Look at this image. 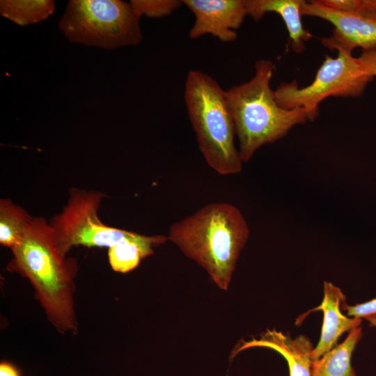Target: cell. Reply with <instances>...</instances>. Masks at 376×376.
Returning <instances> with one entry per match:
<instances>
[{"label": "cell", "instance_id": "15", "mask_svg": "<svg viewBox=\"0 0 376 376\" xmlns=\"http://www.w3.org/2000/svg\"><path fill=\"white\" fill-rule=\"evenodd\" d=\"M56 5L52 0H1L0 14L19 26H28L47 19L54 14Z\"/></svg>", "mask_w": 376, "mask_h": 376}, {"label": "cell", "instance_id": "4", "mask_svg": "<svg viewBox=\"0 0 376 376\" xmlns=\"http://www.w3.org/2000/svg\"><path fill=\"white\" fill-rule=\"evenodd\" d=\"M184 97L198 149L208 166L222 175L239 173L242 161L235 145V129L226 91L211 76L191 70Z\"/></svg>", "mask_w": 376, "mask_h": 376}, {"label": "cell", "instance_id": "2", "mask_svg": "<svg viewBox=\"0 0 376 376\" xmlns=\"http://www.w3.org/2000/svg\"><path fill=\"white\" fill-rule=\"evenodd\" d=\"M249 235L248 224L237 207L212 203L172 224L168 239L227 290Z\"/></svg>", "mask_w": 376, "mask_h": 376}, {"label": "cell", "instance_id": "12", "mask_svg": "<svg viewBox=\"0 0 376 376\" xmlns=\"http://www.w3.org/2000/svg\"><path fill=\"white\" fill-rule=\"evenodd\" d=\"M247 15L254 21L261 19L267 13L278 14L285 23L289 34L290 47L296 53H302L305 42L312 33L304 27L301 7L304 0H244Z\"/></svg>", "mask_w": 376, "mask_h": 376}, {"label": "cell", "instance_id": "17", "mask_svg": "<svg viewBox=\"0 0 376 376\" xmlns=\"http://www.w3.org/2000/svg\"><path fill=\"white\" fill-rule=\"evenodd\" d=\"M130 3L139 19L142 16L150 18L167 16L183 4L179 0H131Z\"/></svg>", "mask_w": 376, "mask_h": 376}, {"label": "cell", "instance_id": "22", "mask_svg": "<svg viewBox=\"0 0 376 376\" xmlns=\"http://www.w3.org/2000/svg\"><path fill=\"white\" fill-rule=\"evenodd\" d=\"M370 324V327H376V315L368 316L365 318Z\"/></svg>", "mask_w": 376, "mask_h": 376}, {"label": "cell", "instance_id": "16", "mask_svg": "<svg viewBox=\"0 0 376 376\" xmlns=\"http://www.w3.org/2000/svg\"><path fill=\"white\" fill-rule=\"evenodd\" d=\"M33 217L9 198L0 200V243L12 249Z\"/></svg>", "mask_w": 376, "mask_h": 376}, {"label": "cell", "instance_id": "20", "mask_svg": "<svg viewBox=\"0 0 376 376\" xmlns=\"http://www.w3.org/2000/svg\"><path fill=\"white\" fill-rule=\"evenodd\" d=\"M358 59L364 73L374 79L376 77V48L362 51Z\"/></svg>", "mask_w": 376, "mask_h": 376}, {"label": "cell", "instance_id": "18", "mask_svg": "<svg viewBox=\"0 0 376 376\" xmlns=\"http://www.w3.org/2000/svg\"><path fill=\"white\" fill-rule=\"evenodd\" d=\"M333 9L376 15V0H318Z\"/></svg>", "mask_w": 376, "mask_h": 376}, {"label": "cell", "instance_id": "7", "mask_svg": "<svg viewBox=\"0 0 376 376\" xmlns=\"http://www.w3.org/2000/svg\"><path fill=\"white\" fill-rule=\"evenodd\" d=\"M104 194L95 191L72 188L63 211L49 222L54 230L57 247L61 255L73 246L108 247L135 233L104 224L98 210Z\"/></svg>", "mask_w": 376, "mask_h": 376}, {"label": "cell", "instance_id": "9", "mask_svg": "<svg viewBox=\"0 0 376 376\" xmlns=\"http://www.w3.org/2000/svg\"><path fill=\"white\" fill-rule=\"evenodd\" d=\"M182 3L195 17L189 32L191 39L211 34L223 42H234L248 15L244 0H183Z\"/></svg>", "mask_w": 376, "mask_h": 376}, {"label": "cell", "instance_id": "6", "mask_svg": "<svg viewBox=\"0 0 376 376\" xmlns=\"http://www.w3.org/2000/svg\"><path fill=\"white\" fill-rule=\"evenodd\" d=\"M373 79L363 71L358 57L338 52L336 57L326 56L313 81L299 87L296 80L281 82L274 90L278 104L284 109L303 108L314 120L319 105L326 98L358 97Z\"/></svg>", "mask_w": 376, "mask_h": 376}, {"label": "cell", "instance_id": "14", "mask_svg": "<svg viewBox=\"0 0 376 376\" xmlns=\"http://www.w3.org/2000/svg\"><path fill=\"white\" fill-rule=\"evenodd\" d=\"M363 336L362 328L349 331L346 338L316 361H313L312 376H357L351 364L352 352Z\"/></svg>", "mask_w": 376, "mask_h": 376}, {"label": "cell", "instance_id": "1", "mask_svg": "<svg viewBox=\"0 0 376 376\" xmlns=\"http://www.w3.org/2000/svg\"><path fill=\"white\" fill-rule=\"evenodd\" d=\"M11 251L8 269L29 279L48 319L59 331L76 334V262L61 255L49 224L42 217L33 218Z\"/></svg>", "mask_w": 376, "mask_h": 376}, {"label": "cell", "instance_id": "19", "mask_svg": "<svg viewBox=\"0 0 376 376\" xmlns=\"http://www.w3.org/2000/svg\"><path fill=\"white\" fill-rule=\"evenodd\" d=\"M341 307L343 310L347 311L350 317L366 318L368 316L376 315V298L353 306H349L345 301L341 304Z\"/></svg>", "mask_w": 376, "mask_h": 376}, {"label": "cell", "instance_id": "10", "mask_svg": "<svg viewBox=\"0 0 376 376\" xmlns=\"http://www.w3.org/2000/svg\"><path fill=\"white\" fill-rule=\"evenodd\" d=\"M256 347L270 348L281 354L288 363L290 376H312L311 352L314 347L308 337L300 335L292 338L290 335L276 329H268L259 338L244 341L237 346L230 358L241 351Z\"/></svg>", "mask_w": 376, "mask_h": 376}, {"label": "cell", "instance_id": "13", "mask_svg": "<svg viewBox=\"0 0 376 376\" xmlns=\"http://www.w3.org/2000/svg\"><path fill=\"white\" fill-rule=\"evenodd\" d=\"M168 240V236L164 235L148 236L135 233L133 236L109 248L110 266L115 272H129L135 269L141 260L152 255L155 246L163 244Z\"/></svg>", "mask_w": 376, "mask_h": 376}, {"label": "cell", "instance_id": "8", "mask_svg": "<svg viewBox=\"0 0 376 376\" xmlns=\"http://www.w3.org/2000/svg\"><path fill=\"white\" fill-rule=\"evenodd\" d=\"M302 16L326 20L333 26L331 34L321 39L322 45L338 52L352 54L357 48L366 51L376 48V15L331 8L318 0L303 1Z\"/></svg>", "mask_w": 376, "mask_h": 376}, {"label": "cell", "instance_id": "3", "mask_svg": "<svg viewBox=\"0 0 376 376\" xmlns=\"http://www.w3.org/2000/svg\"><path fill=\"white\" fill-rule=\"evenodd\" d=\"M254 66L250 80L226 91L242 162L261 146L284 137L294 126L311 120L303 108L288 109L278 104L270 86L275 71L272 61L259 59Z\"/></svg>", "mask_w": 376, "mask_h": 376}, {"label": "cell", "instance_id": "21", "mask_svg": "<svg viewBox=\"0 0 376 376\" xmlns=\"http://www.w3.org/2000/svg\"><path fill=\"white\" fill-rule=\"evenodd\" d=\"M0 376H20V373L12 363L3 361L0 363Z\"/></svg>", "mask_w": 376, "mask_h": 376}, {"label": "cell", "instance_id": "11", "mask_svg": "<svg viewBox=\"0 0 376 376\" xmlns=\"http://www.w3.org/2000/svg\"><path fill=\"white\" fill-rule=\"evenodd\" d=\"M345 295L330 282L324 283V297L321 304L309 311H322L323 322L320 340L311 352L313 361H316L337 345L340 336L346 331L361 326L362 319L348 318L340 311Z\"/></svg>", "mask_w": 376, "mask_h": 376}, {"label": "cell", "instance_id": "5", "mask_svg": "<svg viewBox=\"0 0 376 376\" xmlns=\"http://www.w3.org/2000/svg\"><path fill=\"white\" fill-rule=\"evenodd\" d=\"M139 19L130 2L70 0L58 27L70 42L112 50L142 41Z\"/></svg>", "mask_w": 376, "mask_h": 376}]
</instances>
